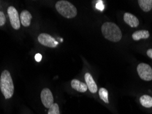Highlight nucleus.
<instances>
[{
	"label": "nucleus",
	"instance_id": "20",
	"mask_svg": "<svg viewBox=\"0 0 152 114\" xmlns=\"http://www.w3.org/2000/svg\"><path fill=\"white\" fill-rule=\"evenodd\" d=\"M147 56L150 57L151 59H152V49H149L147 50Z\"/></svg>",
	"mask_w": 152,
	"mask_h": 114
},
{
	"label": "nucleus",
	"instance_id": "18",
	"mask_svg": "<svg viewBox=\"0 0 152 114\" xmlns=\"http://www.w3.org/2000/svg\"><path fill=\"white\" fill-rule=\"evenodd\" d=\"M42 60V55L41 54H40V53H37V54H36L35 55V60L38 62H41Z\"/></svg>",
	"mask_w": 152,
	"mask_h": 114
},
{
	"label": "nucleus",
	"instance_id": "14",
	"mask_svg": "<svg viewBox=\"0 0 152 114\" xmlns=\"http://www.w3.org/2000/svg\"><path fill=\"white\" fill-rule=\"evenodd\" d=\"M140 103L145 108L152 107V97L149 95H142L140 98Z\"/></svg>",
	"mask_w": 152,
	"mask_h": 114
},
{
	"label": "nucleus",
	"instance_id": "15",
	"mask_svg": "<svg viewBox=\"0 0 152 114\" xmlns=\"http://www.w3.org/2000/svg\"><path fill=\"white\" fill-rule=\"evenodd\" d=\"M99 96L101 99L104 101L105 103H109L108 99V91L106 88H102L99 90Z\"/></svg>",
	"mask_w": 152,
	"mask_h": 114
},
{
	"label": "nucleus",
	"instance_id": "17",
	"mask_svg": "<svg viewBox=\"0 0 152 114\" xmlns=\"http://www.w3.org/2000/svg\"><path fill=\"white\" fill-rule=\"evenodd\" d=\"M6 17L3 12L0 11V26H3L6 23Z\"/></svg>",
	"mask_w": 152,
	"mask_h": 114
},
{
	"label": "nucleus",
	"instance_id": "1",
	"mask_svg": "<svg viewBox=\"0 0 152 114\" xmlns=\"http://www.w3.org/2000/svg\"><path fill=\"white\" fill-rule=\"evenodd\" d=\"M102 33L105 38L117 42L122 38V33L117 25L112 22H106L102 25Z\"/></svg>",
	"mask_w": 152,
	"mask_h": 114
},
{
	"label": "nucleus",
	"instance_id": "6",
	"mask_svg": "<svg viewBox=\"0 0 152 114\" xmlns=\"http://www.w3.org/2000/svg\"><path fill=\"white\" fill-rule=\"evenodd\" d=\"M38 41L42 45L48 46V47L50 48L56 47L58 44V42L56 41L54 38L51 36V35L48 34V33H41L38 36Z\"/></svg>",
	"mask_w": 152,
	"mask_h": 114
},
{
	"label": "nucleus",
	"instance_id": "3",
	"mask_svg": "<svg viewBox=\"0 0 152 114\" xmlns=\"http://www.w3.org/2000/svg\"><path fill=\"white\" fill-rule=\"evenodd\" d=\"M56 8L58 12L66 19H72L77 14V9L71 2L66 0H60L56 4Z\"/></svg>",
	"mask_w": 152,
	"mask_h": 114
},
{
	"label": "nucleus",
	"instance_id": "7",
	"mask_svg": "<svg viewBox=\"0 0 152 114\" xmlns=\"http://www.w3.org/2000/svg\"><path fill=\"white\" fill-rule=\"evenodd\" d=\"M41 102L46 108L50 109L54 103V99L52 93L49 88H45L42 90L41 94Z\"/></svg>",
	"mask_w": 152,
	"mask_h": 114
},
{
	"label": "nucleus",
	"instance_id": "5",
	"mask_svg": "<svg viewBox=\"0 0 152 114\" xmlns=\"http://www.w3.org/2000/svg\"><path fill=\"white\" fill-rule=\"evenodd\" d=\"M8 15L10 19L11 25L15 30H19L21 26V21H20V17L16 8L13 6H10L8 8Z\"/></svg>",
	"mask_w": 152,
	"mask_h": 114
},
{
	"label": "nucleus",
	"instance_id": "9",
	"mask_svg": "<svg viewBox=\"0 0 152 114\" xmlns=\"http://www.w3.org/2000/svg\"><path fill=\"white\" fill-rule=\"evenodd\" d=\"M124 19V21L131 28H137L139 25V21L138 18L129 12L125 13Z\"/></svg>",
	"mask_w": 152,
	"mask_h": 114
},
{
	"label": "nucleus",
	"instance_id": "12",
	"mask_svg": "<svg viewBox=\"0 0 152 114\" xmlns=\"http://www.w3.org/2000/svg\"><path fill=\"white\" fill-rule=\"evenodd\" d=\"M149 37V32L147 30H138L132 34L134 41H138L141 39H147Z\"/></svg>",
	"mask_w": 152,
	"mask_h": 114
},
{
	"label": "nucleus",
	"instance_id": "8",
	"mask_svg": "<svg viewBox=\"0 0 152 114\" xmlns=\"http://www.w3.org/2000/svg\"><path fill=\"white\" fill-rule=\"evenodd\" d=\"M84 79L88 89L90 90L91 92L93 94H95L97 92L98 90L97 86L96 84L95 80L93 79L92 75L90 73H86L84 75Z\"/></svg>",
	"mask_w": 152,
	"mask_h": 114
},
{
	"label": "nucleus",
	"instance_id": "11",
	"mask_svg": "<svg viewBox=\"0 0 152 114\" xmlns=\"http://www.w3.org/2000/svg\"><path fill=\"white\" fill-rule=\"evenodd\" d=\"M71 86L75 90L82 93L85 92L88 90V87H87L86 84L77 79H73L71 82Z\"/></svg>",
	"mask_w": 152,
	"mask_h": 114
},
{
	"label": "nucleus",
	"instance_id": "10",
	"mask_svg": "<svg viewBox=\"0 0 152 114\" xmlns=\"http://www.w3.org/2000/svg\"><path fill=\"white\" fill-rule=\"evenodd\" d=\"M20 21L24 27H28L31 24V20L32 19V15L28 10H23L20 14Z\"/></svg>",
	"mask_w": 152,
	"mask_h": 114
},
{
	"label": "nucleus",
	"instance_id": "4",
	"mask_svg": "<svg viewBox=\"0 0 152 114\" xmlns=\"http://www.w3.org/2000/svg\"><path fill=\"white\" fill-rule=\"evenodd\" d=\"M137 72L140 79L149 81L152 80V68L149 64L140 63L137 66Z\"/></svg>",
	"mask_w": 152,
	"mask_h": 114
},
{
	"label": "nucleus",
	"instance_id": "16",
	"mask_svg": "<svg viewBox=\"0 0 152 114\" xmlns=\"http://www.w3.org/2000/svg\"><path fill=\"white\" fill-rule=\"evenodd\" d=\"M48 114H60L58 105L57 103H53V105L49 109Z\"/></svg>",
	"mask_w": 152,
	"mask_h": 114
},
{
	"label": "nucleus",
	"instance_id": "13",
	"mask_svg": "<svg viewBox=\"0 0 152 114\" xmlns=\"http://www.w3.org/2000/svg\"><path fill=\"white\" fill-rule=\"evenodd\" d=\"M138 2L144 12H149L152 9V0H138Z\"/></svg>",
	"mask_w": 152,
	"mask_h": 114
},
{
	"label": "nucleus",
	"instance_id": "2",
	"mask_svg": "<svg viewBox=\"0 0 152 114\" xmlns=\"http://www.w3.org/2000/svg\"><path fill=\"white\" fill-rule=\"evenodd\" d=\"M0 89L6 99H9L14 94V84L8 70H4L0 77Z\"/></svg>",
	"mask_w": 152,
	"mask_h": 114
},
{
	"label": "nucleus",
	"instance_id": "19",
	"mask_svg": "<svg viewBox=\"0 0 152 114\" xmlns=\"http://www.w3.org/2000/svg\"><path fill=\"white\" fill-rule=\"evenodd\" d=\"M96 7H97V9H99V10H102L104 9V6H103L102 1H99V3H97V5H96Z\"/></svg>",
	"mask_w": 152,
	"mask_h": 114
}]
</instances>
